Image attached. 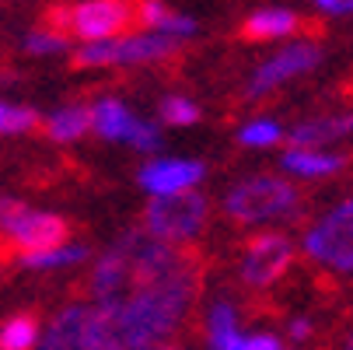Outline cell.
<instances>
[{
    "label": "cell",
    "instance_id": "4316f807",
    "mask_svg": "<svg viewBox=\"0 0 353 350\" xmlns=\"http://www.w3.org/2000/svg\"><path fill=\"white\" fill-rule=\"evenodd\" d=\"M287 333H290V340H294V343H305V340L312 336V319H305V315H297V319H290Z\"/></svg>",
    "mask_w": 353,
    "mask_h": 350
},
{
    "label": "cell",
    "instance_id": "484cf974",
    "mask_svg": "<svg viewBox=\"0 0 353 350\" xmlns=\"http://www.w3.org/2000/svg\"><path fill=\"white\" fill-rule=\"evenodd\" d=\"M283 343H280V336H273V333H245V350H280Z\"/></svg>",
    "mask_w": 353,
    "mask_h": 350
},
{
    "label": "cell",
    "instance_id": "ba28073f",
    "mask_svg": "<svg viewBox=\"0 0 353 350\" xmlns=\"http://www.w3.org/2000/svg\"><path fill=\"white\" fill-rule=\"evenodd\" d=\"M294 263V242L287 235H259L241 256V280L248 287L276 284Z\"/></svg>",
    "mask_w": 353,
    "mask_h": 350
},
{
    "label": "cell",
    "instance_id": "cb8c5ba5",
    "mask_svg": "<svg viewBox=\"0 0 353 350\" xmlns=\"http://www.w3.org/2000/svg\"><path fill=\"white\" fill-rule=\"evenodd\" d=\"M126 144L137 147V151H143V155H150V151H158V147H161V130L154 123H147V119H133Z\"/></svg>",
    "mask_w": 353,
    "mask_h": 350
},
{
    "label": "cell",
    "instance_id": "8fae6325",
    "mask_svg": "<svg viewBox=\"0 0 353 350\" xmlns=\"http://www.w3.org/2000/svg\"><path fill=\"white\" fill-rule=\"evenodd\" d=\"M91 326H94V302L91 305H67L39 336L49 350H91Z\"/></svg>",
    "mask_w": 353,
    "mask_h": 350
},
{
    "label": "cell",
    "instance_id": "7c38bea8",
    "mask_svg": "<svg viewBox=\"0 0 353 350\" xmlns=\"http://www.w3.org/2000/svg\"><path fill=\"white\" fill-rule=\"evenodd\" d=\"M280 165L287 175H297V179H322V175H332L346 165L343 155H332L325 147H312V144H290L287 151L280 155Z\"/></svg>",
    "mask_w": 353,
    "mask_h": 350
},
{
    "label": "cell",
    "instance_id": "52a82bcc",
    "mask_svg": "<svg viewBox=\"0 0 353 350\" xmlns=\"http://www.w3.org/2000/svg\"><path fill=\"white\" fill-rule=\"evenodd\" d=\"M53 18L60 21L53 28H70L77 39L91 42V39L119 35L137 18V8H130L126 0H81V4H74L67 11H57Z\"/></svg>",
    "mask_w": 353,
    "mask_h": 350
},
{
    "label": "cell",
    "instance_id": "ffe728a7",
    "mask_svg": "<svg viewBox=\"0 0 353 350\" xmlns=\"http://www.w3.org/2000/svg\"><path fill=\"white\" fill-rule=\"evenodd\" d=\"M39 123L42 119L32 106H18V102H4V98H0V137H25Z\"/></svg>",
    "mask_w": 353,
    "mask_h": 350
},
{
    "label": "cell",
    "instance_id": "d6986e66",
    "mask_svg": "<svg viewBox=\"0 0 353 350\" xmlns=\"http://www.w3.org/2000/svg\"><path fill=\"white\" fill-rule=\"evenodd\" d=\"M39 336H42V329L32 315H14L0 326V350H28L39 343Z\"/></svg>",
    "mask_w": 353,
    "mask_h": 350
},
{
    "label": "cell",
    "instance_id": "9c48e42d",
    "mask_svg": "<svg viewBox=\"0 0 353 350\" xmlns=\"http://www.w3.org/2000/svg\"><path fill=\"white\" fill-rule=\"evenodd\" d=\"M319 60H322V53H319V46H312V42L287 46V49H280L276 57H270L256 74H252L245 95H248V98H263V95H270L273 88H280L283 81H294V77H301V74L315 70Z\"/></svg>",
    "mask_w": 353,
    "mask_h": 350
},
{
    "label": "cell",
    "instance_id": "e0dca14e",
    "mask_svg": "<svg viewBox=\"0 0 353 350\" xmlns=\"http://www.w3.org/2000/svg\"><path fill=\"white\" fill-rule=\"evenodd\" d=\"M88 130H91V109H84V106H60L46 116V133L57 144L81 140Z\"/></svg>",
    "mask_w": 353,
    "mask_h": 350
},
{
    "label": "cell",
    "instance_id": "ac0fdd59",
    "mask_svg": "<svg viewBox=\"0 0 353 350\" xmlns=\"http://www.w3.org/2000/svg\"><path fill=\"white\" fill-rule=\"evenodd\" d=\"M294 28H297V18L287 8H266V11H256L245 21L248 39H280V35H290Z\"/></svg>",
    "mask_w": 353,
    "mask_h": 350
},
{
    "label": "cell",
    "instance_id": "f1b7e54d",
    "mask_svg": "<svg viewBox=\"0 0 353 350\" xmlns=\"http://www.w3.org/2000/svg\"><path fill=\"white\" fill-rule=\"evenodd\" d=\"M346 347H350V350H353V333H350V336H346Z\"/></svg>",
    "mask_w": 353,
    "mask_h": 350
},
{
    "label": "cell",
    "instance_id": "83f0119b",
    "mask_svg": "<svg viewBox=\"0 0 353 350\" xmlns=\"http://www.w3.org/2000/svg\"><path fill=\"white\" fill-rule=\"evenodd\" d=\"M325 14H353V0H315Z\"/></svg>",
    "mask_w": 353,
    "mask_h": 350
},
{
    "label": "cell",
    "instance_id": "4fadbf2b",
    "mask_svg": "<svg viewBox=\"0 0 353 350\" xmlns=\"http://www.w3.org/2000/svg\"><path fill=\"white\" fill-rule=\"evenodd\" d=\"M207 343L214 350H245V329L228 298L207 309Z\"/></svg>",
    "mask_w": 353,
    "mask_h": 350
},
{
    "label": "cell",
    "instance_id": "30bf717a",
    "mask_svg": "<svg viewBox=\"0 0 353 350\" xmlns=\"http://www.w3.org/2000/svg\"><path fill=\"white\" fill-rule=\"evenodd\" d=\"M207 168L203 162H192V158H154L147 162L137 172V182L154 196V193H179V189H196L203 182Z\"/></svg>",
    "mask_w": 353,
    "mask_h": 350
},
{
    "label": "cell",
    "instance_id": "44dd1931",
    "mask_svg": "<svg viewBox=\"0 0 353 350\" xmlns=\"http://www.w3.org/2000/svg\"><path fill=\"white\" fill-rule=\"evenodd\" d=\"M70 49V39L57 28H35L25 35V53L32 57H57V53H67Z\"/></svg>",
    "mask_w": 353,
    "mask_h": 350
},
{
    "label": "cell",
    "instance_id": "5b68a950",
    "mask_svg": "<svg viewBox=\"0 0 353 350\" xmlns=\"http://www.w3.org/2000/svg\"><path fill=\"white\" fill-rule=\"evenodd\" d=\"M305 256L332 273H353V200L336 204L308 228Z\"/></svg>",
    "mask_w": 353,
    "mask_h": 350
},
{
    "label": "cell",
    "instance_id": "9a60e30c",
    "mask_svg": "<svg viewBox=\"0 0 353 350\" xmlns=\"http://www.w3.org/2000/svg\"><path fill=\"white\" fill-rule=\"evenodd\" d=\"M353 133V113L343 116H325V119H308L297 123L290 130V144H312V147H325L332 140H343Z\"/></svg>",
    "mask_w": 353,
    "mask_h": 350
},
{
    "label": "cell",
    "instance_id": "603a6c76",
    "mask_svg": "<svg viewBox=\"0 0 353 350\" xmlns=\"http://www.w3.org/2000/svg\"><path fill=\"white\" fill-rule=\"evenodd\" d=\"M161 119L172 123V126H192L199 119V106L185 95H168L161 102Z\"/></svg>",
    "mask_w": 353,
    "mask_h": 350
},
{
    "label": "cell",
    "instance_id": "8992f818",
    "mask_svg": "<svg viewBox=\"0 0 353 350\" xmlns=\"http://www.w3.org/2000/svg\"><path fill=\"white\" fill-rule=\"evenodd\" d=\"M0 231H4L21 253H32V249H49L67 238V224L57 214L46 211H32L21 200L4 196L0 200Z\"/></svg>",
    "mask_w": 353,
    "mask_h": 350
},
{
    "label": "cell",
    "instance_id": "6da1fadb",
    "mask_svg": "<svg viewBox=\"0 0 353 350\" xmlns=\"http://www.w3.org/2000/svg\"><path fill=\"white\" fill-rule=\"evenodd\" d=\"M196 270V263L172 249V242L143 231H126L116 238L91 273V294L98 305H119L133 294H143L158 284H168L182 273Z\"/></svg>",
    "mask_w": 353,
    "mask_h": 350
},
{
    "label": "cell",
    "instance_id": "5bb4252c",
    "mask_svg": "<svg viewBox=\"0 0 353 350\" xmlns=\"http://www.w3.org/2000/svg\"><path fill=\"white\" fill-rule=\"evenodd\" d=\"M133 119H137V116L119 102V98H98V102L91 106V130L102 137V140H119V144H126Z\"/></svg>",
    "mask_w": 353,
    "mask_h": 350
},
{
    "label": "cell",
    "instance_id": "7402d4cb",
    "mask_svg": "<svg viewBox=\"0 0 353 350\" xmlns=\"http://www.w3.org/2000/svg\"><path fill=\"white\" fill-rule=\"evenodd\" d=\"M283 137V126L276 119H252L238 130V144L241 147H273Z\"/></svg>",
    "mask_w": 353,
    "mask_h": 350
},
{
    "label": "cell",
    "instance_id": "d4e9b609",
    "mask_svg": "<svg viewBox=\"0 0 353 350\" xmlns=\"http://www.w3.org/2000/svg\"><path fill=\"white\" fill-rule=\"evenodd\" d=\"M154 32H165V35H175V39H185V35H196V21L192 18H185V14H172V11H165L154 25H150Z\"/></svg>",
    "mask_w": 353,
    "mask_h": 350
},
{
    "label": "cell",
    "instance_id": "7a4b0ae2",
    "mask_svg": "<svg viewBox=\"0 0 353 350\" xmlns=\"http://www.w3.org/2000/svg\"><path fill=\"white\" fill-rule=\"evenodd\" d=\"M297 211V189L280 175H252L228 189L224 214L238 224H263Z\"/></svg>",
    "mask_w": 353,
    "mask_h": 350
},
{
    "label": "cell",
    "instance_id": "2e32d148",
    "mask_svg": "<svg viewBox=\"0 0 353 350\" xmlns=\"http://www.w3.org/2000/svg\"><path fill=\"white\" fill-rule=\"evenodd\" d=\"M88 260V245L81 242H57L49 249H32V253H21V266L28 270H63V266H77Z\"/></svg>",
    "mask_w": 353,
    "mask_h": 350
},
{
    "label": "cell",
    "instance_id": "277c9868",
    "mask_svg": "<svg viewBox=\"0 0 353 350\" xmlns=\"http://www.w3.org/2000/svg\"><path fill=\"white\" fill-rule=\"evenodd\" d=\"M207 200L192 193V189H179V193H154L147 204V214H143V228L150 235H158L172 245H182V242H192L207 224Z\"/></svg>",
    "mask_w": 353,
    "mask_h": 350
},
{
    "label": "cell",
    "instance_id": "3957f363",
    "mask_svg": "<svg viewBox=\"0 0 353 350\" xmlns=\"http://www.w3.org/2000/svg\"><path fill=\"white\" fill-rule=\"evenodd\" d=\"M179 49L175 35L165 32H143V35H112V39H91L84 42L74 64L77 67H116V64H158Z\"/></svg>",
    "mask_w": 353,
    "mask_h": 350
}]
</instances>
